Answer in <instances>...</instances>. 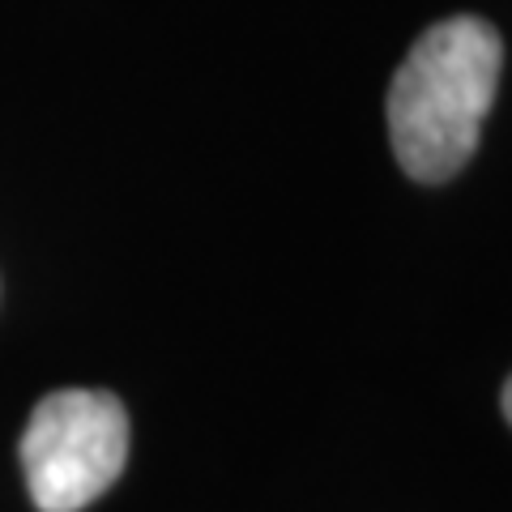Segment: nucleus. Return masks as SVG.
Instances as JSON below:
<instances>
[{
  "label": "nucleus",
  "mask_w": 512,
  "mask_h": 512,
  "mask_svg": "<svg viewBox=\"0 0 512 512\" xmlns=\"http://www.w3.org/2000/svg\"><path fill=\"white\" fill-rule=\"evenodd\" d=\"M500 64V35L478 18H448L410 47L389 86V141L414 180H453L474 158Z\"/></svg>",
  "instance_id": "nucleus-1"
},
{
  "label": "nucleus",
  "mask_w": 512,
  "mask_h": 512,
  "mask_svg": "<svg viewBox=\"0 0 512 512\" xmlns=\"http://www.w3.org/2000/svg\"><path fill=\"white\" fill-rule=\"evenodd\" d=\"M22 470L39 512H82L128 461V414L103 389L47 393L22 431Z\"/></svg>",
  "instance_id": "nucleus-2"
},
{
  "label": "nucleus",
  "mask_w": 512,
  "mask_h": 512,
  "mask_svg": "<svg viewBox=\"0 0 512 512\" xmlns=\"http://www.w3.org/2000/svg\"><path fill=\"white\" fill-rule=\"evenodd\" d=\"M504 414H508V423H512V376H508V384H504Z\"/></svg>",
  "instance_id": "nucleus-3"
}]
</instances>
